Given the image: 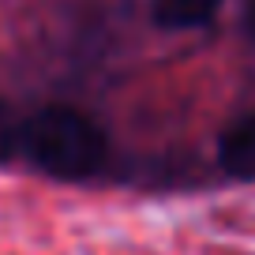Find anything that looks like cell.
<instances>
[{"label": "cell", "instance_id": "3", "mask_svg": "<svg viewBox=\"0 0 255 255\" xmlns=\"http://www.w3.org/2000/svg\"><path fill=\"white\" fill-rule=\"evenodd\" d=\"M218 8H222V0H154L150 15L165 30H191V26L210 23Z\"/></svg>", "mask_w": 255, "mask_h": 255}, {"label": "cell", "instance_id": "4", "mask_svg": "<svg viewBox=\"0 0 255 255\" xmlns=\"http://www.w3.org/2000/svg\"><path fill=\"white\" fill-rule=\"evenodd\" d=\"M15 150H23V124L15 120V113L0 102V161H8Z\"/></svg>", "mask_w": 255, "mask_h": 255}, {"label": "cell", "instance_id": "2", "mask_svg": "<svg viewBox=\"0 0 255 255\" xmlns=\"http://www.w3.org/2000/svg\"><path fill=\"white\" fill-rule=\"evenodd\" d=\"M218 161L229 176L255 180V113L240 117L218 143Z\"/></svg>", "mask_w": 255, "mask_h": 255}, {"label": "cell", "instance_id": "1", "mask_svg": "<svg viewBox=\"0 0 255 255\" xmlns=\"http://www.w3.org/2000/svg\"><path fill=\"white\" fill-rule=\"evenodd\" d=\"M102 128L79 109L49 105L23 124V154L56 180H87L105 165Z\"/></svg>", "mask_w": 255, "mask_h": 255}, {"label": "cell", "instance_id": "5", "mask_svg": "<svg viewBox=\"0 0 255 255\" xmlns=\"http://www.w3.org/2000/svg\"><path fill=\"white\" fill-rule=\"evenodd\" d=\"M244 26H248V34H252V38H255V4H252V8H248V15H244Z\"/></svg>", "mask_w": 255, "mask_h": 255}]
</instances>
